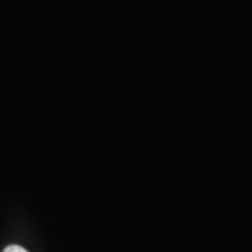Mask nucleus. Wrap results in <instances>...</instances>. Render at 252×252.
I'll return each mask as SVG.
<instances>
[{
	"mask_svg": "<svg viewBox=\"0 0 252 252\" xmlns=\"http://www.w3.org/2000/svg\"><path fill=\"white\" fill-rule=\"evenodd\" d=\"M3 252H28L26 248H23V247H20V245H10L7 247L6 250Z\"/></svg>",
	"mask_w": 252,
	"mask_h": 252,
	"instance_id": "obj_1",
	"label": "nucleus"
}]
</instances>
